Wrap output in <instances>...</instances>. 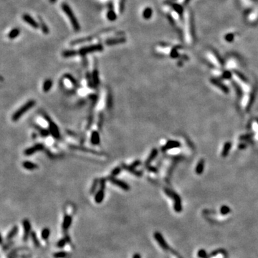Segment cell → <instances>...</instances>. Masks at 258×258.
<instances>
[{
  "label": "cell",
  "mask_w": 258,
  "mask_h": 258,
  "mask_svg": "<svg viewBox=\"0 0 258 258\" xmlns=\"http://www.w3.org/2000/svg\"><path fill=\"white\" fill-rule=\"evenodd\" d=\"M61 8L63 10V12L66 13V15H67L68 19H70V23H71L72 26H73L74 31L79 32L80 30V25L79 24L77 18H76V15H74L73 10L70 8V7L68 4L62 3L61 5Z\"/></svg>",
  "instance_id": "cell-1"
},
{
  "label": "cell",
  "mask_w": 258,
  "mask_h": 258,
  "mask_svg": "<svg viewBox=\"0 0 258 258\" xmlns=\"http://www.w3.org/2000/svg\"><path fill=\"white\" fill-rule=\"evenodd\" d=\"M36 104V101L34 100H29L25 103V105L22 106V107L19 108L14 113V114L12 115V119L13 121H17L25 113L28 111V110H30L32 108H33L34 106H35Z\"/></svg>",
  "instance_id": "cell-2"
},
{
  "label": "cell",
  "mask_w": 258,
  "mask_h": 258,
  "mask_svg": "<svg viewBox=\"0 0 258 258\" xmlns=\"http://www.w3.org/2000/svg\"><path fill=\"white\" fill-rule=\"evenodd\" d=\"M42 116H43L45 120L47 121V123H48V126H49V129L48 130H49L52 136L57 140L60 139L61 136L58 126L55 124V122L49 118V116L47 113L42 112Z\"/></svg>",
  "instance_id": "cell-3"
},
{
  "label": "cell",
  "mask_w": 258,
  "mask_h": 258,
  "mask_svg": "<svg viewBox=\"0 0 258 258\" xmlns=\"http://www.w3.org/2000/svg\"><path fill=\"white\" fill-rule=\"evenodd\" d=\"M103 46L101 44H95V45H89V46H85L80 48L78 50V54L81 55L82 57H85L88 54L92 53V52H100L103 50Z\"/></svg>",
  "instance_id": "cell-4"
},
{
  "label": "cell",
  "mask_w": 258,
  "mask_h": 258,
  "mask_svg": "<svg viewBox=\"0 0 258 258\" xmlns=\"http://www.w3.org/2000/svg\"><path fill=\"white\" fill-rule=\"evenodd\" d=\"M22 226L24 229V234L22 237V239L24 242H27L29 239V237H30L31 233H32V225H31L29 219H25L22 220Z\"/></svg>",
  "instance_id": "cell-5"
},
{
  "label": "cell",
  "mask_w": 258,
  "mask_h": 258,
  "mask_svg": "<svg viewBox=\"0 0 258 258\" xmlns=\"http://www.w3.org/2000/svg\"><path fill=\"white\" fill-rule=\"evenodd\" d=\"M108 180L112 183V184H113V185L117 186H118L119 188H122V189L124 190V191H129L130 188H131L130 186H129L127 183L125 182V181H122V180L118 179V178H116V177L109 176Z\"/></svg>",
  "instance_id": "cell-6"
},
{
  "label": "cell",
  "mask_w": 258,
  "mask_h": 258,
  "mask_svg": "<svg viewBox=\"0 0 258 258\" xmlns=\"http://www.w3.org/2000/svg\"><path fill=\"white\" fill-rule=\"evenodd\" d=\"M45 146L42 144H37L35 145L29 147V148H26L24 151V154H25L26 156H30L32 154H35V153L38 152V151H40L44 150Z\"/></svg>",
  "instance_id": "cell-7"
},
{
  "label": "cell",
  "mask_w": 258,
  "mask_h": 258,
  "mask_svg": "<svg viewBox=\"0 0 258 258\" xmlns=\"http://www.w3.org/2000/svg\"><path fill=\"white\" fill-rule=\"evenodd\" d=\"M69 147H70V148H72V149H73V150H77V151H83V152L90 153V154H96V155L102 156V155H103V154L102 152H99V151H96V150L90 149V148H86V147L80 146L70 145V146H69Z\"/></svg>",
  "instance_id": "cell-8"
},
{
  "label": "cell",
  "mask_w": 258,
  "mask_h": 258,
  "mask_svg": "<svg viewBox=\"0 0 258 258\" xmlns=\"http://www.w3.org/2000/svg\"><path fill=\"white\" fill-rule=\"evenodd\" d=\"M22 19L25 21L26 23H27L28 25H30L32 27L35 28V29H38L39 26V24L32 17L30 16L28 14H25V15H22Z\"/></svg>",
  "instance_id": "cell-9"
},
{
  "label": "cell",
  "mask_w": 258,
  "mask_h": 258,
  "mask_svg": "<svg viewBox=\"0 0 258 258\" xmlns=\"http://www.w3.org/2000/svg\"><path fill=\"white\" fill-rule=\"evenodd\" d=\"M73 222V218L70 215H66L63 218L62 224V228L64 230H68L70 227Z\"/></svg>",
  "instance_id": "cell-10"
},
{
  "label": "cell",
  "mask_w": 258,
  "mask_h": 258,
  "mask_svg": "<svg viewBox=\"0 0 258 258\" xmlns=\"http://www.w3.org/2000/svg\"><path fill=\"white\" fill-rule=\"evenodd\" d=\"M126 42V39L123 37H117V38H112V39H109L108 40L106 41V44L107 45H118V44H122Z\"/></svg>",
  "instance_id": "cell-11"
},
{
  "label": "cell",
  "mask_w": 258,
  "mask_h": 258,
  "mask_svg": "<svg viewBox=\"0 0 258 258\" xmlns=\"http://www.w3.org/2000/svg\"><path fill=\"white\" fill-rule=\"evenodd\" d=\"M105 198V190H102L99 188L98 191L96 193L94 197V200L96 204H100L103 202Z\"/></svg>",
  "instance_id": "cell-12"
},
{
  "label": "cell",
  "mask_w": 258,
  "mask_h": 258,
  "mask_svg": "<svg viewBox=\"0 0 258 258\" xmlns=\"http://www.w3.org/2000/svg\"><path fill=\"white\" fill-rule=\"evenodd\" d=\"M121 167L123 168V169L127 170L128 172H130L131 174H133L134 175L136 176H141L143 175V173L141 172V171H138V170H136V168H132V167H131L130 166H128V165H126V164H122Z\"/></svg>",
  "instance_id": "cell-13"
},
{
  "label": "cell",
  "mask_w": 258,
  "mask_h": 258,
  "mask_svg": "<svg viewBox=\"0 0 258 258\" xmlns=\"http://www.w3.org/2000/svg\"><path fill=\"white\" fill-rule=\"evenodd\" d=\"M90 141L91 144L94 146H98L100 144V134L98 131H93L91 134V138H90Z\"/></svg>",
  "instance_id": "cell-14"
},
{
  "label": "cell",
  "mask_w": 258,
  "mask_h": 258,
  "mask_svg": "<svg viewBox=\"0 0 258 258\" xmlns=\"http://www.w3.org/2000/svg\"><path fill=\"white\" fill-rule=\"evenodd\" d=\"M18 232H19V227H18V226H16V225H15V226H14L11 229V230L8 232L6 237L7 240V241L12 240V239L16 236L17 234L18 233Z\"/></svg>",
  "instance_id": "cell-15"
},
{
  "label": "cell",
  "mask_w": 258,
  "mask_h": 258,
  "mask_svg": "<svg viewBox=\"0 0 258 258\" xmlns=\"http://www.w3.org/2000/svg\"><path fill=\"white\" fill-rule=\"evenodd\" d=\"M92 80H93V85H94L95 88L99 86V83H100V79H99V73L98 70L97 68H95L93 70V71L92 72Z\"/></svg>",
  "instance_id": "cell-16"
},
{
  "label": "cell",
  "mask_w": 258,
  "mask_h": 258,
  "mask_svg": "<svg viewBox=\"0 0 258 258\" xmlns=\"http://www.w3.org/2000/svg\"><path fill=\"white\" fill-rule=\"evenodd\" d=\"M157 155H158V150H157L156 148H153V150L151 151V152L150 153L148 157L147 158L146 161L145 162L146 166H148L150 163H151L153 160L155 159V158L157 156Z\"/></svg>",
  "instance_id": "cell-17"
},
{
  "label": "cell",
  "mask_w": 258,
  "mask_h": 258,
  "mask_svg": "<svg viewBox=\"0 0 258 258\" xmlns=\"http://www.w3.org/2000/svg\"><path fill=\"white\" fill-rule=\"evenodd\" d=\"M22 166H23V168H25V169L30 170V171L38 168L37 164L28 161H24V162L22 163Z\"/></svg>",
  "instance_id": "cell-18"
},
{
  "label": "cell",
  "mask_w": 258,
  "mask_h": 258,
  "mask_svg": "<svg viewBox=\"0 0 258 258\" xmlns=\"http://www.w3.org/2000/svg\"><path fill=\"white\" fill-rule=\"evenodd\" d=\"M28 250H29V248L27 247H25V246L19 247H16V248H15V249H12V250L10 251V252H9V253L8 254L7 257H8L10 258V257H12V256H14V255H17V254L18 252H19V251H28Z\"/></svg>",
  "instance_id": "cell-19"
},
{
  "label": "cell",
  "mask_w": 258,
  "mask_h": 258,
  "mask_svg": "<svg viewBox=\"0 0 258 258\" xmlns=\"http://www.w3.org/2000/svg\"><path fill=\"white\" fill-rule=\"evenodd\" d=\"M34 128H35L37 130L41 136L42 137H47L50 134L49 130H47V129L46 128H44L41 127V126H38V125H34Z\"/></svg>",
  "instance_id": "cell-20"
},
{
  "label": "cell",
  "mask_w": 258,
  "mask_h": 258,
  "mask_svg": "<svg viewBox=\"0 0 258 258\" xmlns=\"http://www.w3.org/2000/svg\"><path fill=\"white\" fill-rule=\"evenodd\" d=\"M78 54V51L75 49H67L62 52V56L65 58H68L76 56Z\"/></svg>",
  "instance_id": "cell-21"
},
{
  "label": "cell",
  "mask_w": 258,
  "mask_h": 258,
  "mask_svg": "<svg viewBox=\"0 0 258 258\" xmlns=\"http://www.w3.org/2000/svg\"><path fill=\"white\" fill-rule=\"evenodd\" d=\"M38 19H39V26H40L41 29H42V32H43L45 35H47L49 34V28H48L47 25L45 24V22H44V20L42 19V18L40 16H38Z\"/></svg>",
  "instance_id": "cell-22"
},
{
  "label": "cell",
  "mask_w": 258,
  "mask_h": 258,
  "mask_svg": "<svg viewBox=\"0 0 258 258\" xmlns=\"http://www.w3.org/2000/svg\"><path fill=\"white\" fill-rule=\"evenodd\" d=\"M52 84H53V82L50 79H47L45 80L43 83V86H42V90L45 93H47L50 90V89L52 88Z\"/></svg>",
  "instance_id": "cell-23"
},
{
  "label": "cell",
  "mask_w": 258,
  "mask_h": 258,
  "mask_svg": "<svg viewBox=\"0 0 258 258\" xmlns=\"http://www.w3.org/2000/svg\"><path fill=\"white\" fill-rule=\"evenodd\" d=\"M179 146V144L177 141H170L168 142H167L166 144V145L163 147V150H169L172 149V148H176V147Z\"/></svg>",
  "instance_id": "cell-24"
},
{
  "label": "cell",
  "mask_w": 258,
  "mask_h": 258,
  "mask_svg": "<svg viewBox=\"0 0 258 258\" xmlns=\"http://www.w3.org/2000/svg\"><path fill=\"white\" fill-rule=\"evenodd\" d=\"M51 231L49 229V228L48 227H45L42 229L41 231V238H42L43 240H47L49 239V236H50Z\"/></svg>",
  "instance_id": "cell-25"
},
{
  "label": "cell",
  "mask_w": 258,
  "mask_h": 258,
  "mask_svg": "<svg viewBox=\"0 0 258 258\" xmlns=\"http://www.w3.org/2000/svg\"><path fill=\"white\" fill-rule=\"evenodd\" d=\"M100 185V180L98 178H96L94 179L93 181V184H92L91 187H90V195H93L95 193L97 192V189H98V186Z\"/></svg>",
  "instance_id": "cell-26"
},
{
  "label": "cell",
  "mask_w": 258,
  "mask_h": 258,
  "mask_svg": "<svg viewBox=\"0 0 258 258\" xmlns=\"http://www.w3.org/2000/svg\"><path fill=\"white\" fill-rule=\"evenodd\" d=\"M30 237H31V239H32V243H33V245H35V247H37V248L39 247H40V242H39V239H38V237H37V236L36 232H34V231H32V233H31Z\"/></svg>",
  "instance_id": "cell-27"
},
{
  "label": "cell",
  "mask_w": 258,
  "mask_h": 258,
  "mask_svg": "<svg viewBox=\"0 0 258 258\" xmlns=\"http://www.w3.org/2000/svg\"><path fill=\"white\" fill-rule=\"evenodd\" d=\"M19 34H20V30H19V28H14L13 29H12V30L9 32V34H8V37L11 39H15L17 37L19 36Z\"/></svg>",
  "instance_id": "cell-28"
},
{
  "label": "cell",
  "mask_w": 258,
  "mask_h": 258,
  "mask_svg": "<svg viewBox=\"0 0 258 258\" xmlns=\"http://www.w3.org/2000/svg\"><path fill=\"white\" fill-rule=\"evenodd\" d=\"M106 16H107V19L109 21H111V22H113L117 19V15H116V13L114 12L113 9H108Z\"/></svg>",
  "instance_id": "cell-29"
},
{
  "label": "cell",
  "mask_w": 258,
  "mask_h": 258,
  "mask_svg": "<svg viewBox=\"0 0 258 258\" xmlns=\"http://www.w3.org/2000/svg\"><path fill=\"white\" fill-rule=\"evenodd\" d=\"M64 78H66V79H68V80H69V81L70 82V83H72V84L73 85V86H75V87H78V82H77V80H76V78H75L74 77H73V76H72V75H70V74H65V76H64Z\"/></svg>",
  "instance_id": "cell-30"
},
{
  "label": "cell",
  "mask_w": 258,
  "mask_h": 258,
  "mask_svg": "<svg viewBox=\"0 0 258 258\" xmlns=\"http://www.w3.org/2000/svg\"><path fill=\"white\" fill-rule=\"evenodd\" d=\"M151 15H152V9L150 7L146 8L144 10V12H143V17H144V19H150Z\"/></svg>",
  "instance_id": "cell-31"
},
{
  "label": "cell",
  "mask_w": 258,
  "mask_h": 258,
  "mask_svg": "<svg viewBox=\"0 0 258 258\" xmlns=\"http://www.w3.org/2000/svg\"><path fill=\"white\" fill-rule=\"evenodd\" d=\"M68 256V252L66 251H59L53 254L55 258H66Z\"/></svg>",
  "instance_id": "cell-32"
},
{
  "label": "cell",
  "mask_w": 258,
  "mask_h": 258,
  "mask_svg": "<svg viewBox=\"0 0 258 258\" xmlns=\"http://www.w3.org/2000/svg\"><path fill=\"white\" fill-rule=\"evenodd\" d=\"M67 240H66V238H62V239H59V240H58V242H57V247H58V248H60V249H62V248H64L65 247V246H66V244H67Z\"/></svg>",
  "instance_id": "cell-33"
},
{
  "label": "cell",
  "mask_w": 258,
  "mask_h": 258,
  "mask_svg": "<svg viewBox=\"0 0 258 258\" xmlns=\"http://www.w3.org/2000/svg\"><path fill=\"white\" fill-rule=\"evenodd\" d=\"M15 245V242L14 241H9V242L5 244V245H2V250L3 251H7L9 249H10L13 245Z\"/></svg>",
  "instance_id": "cell-34"
},
{
  "label": "cell",
  "mask_w": 258,
  "mask_h": 258,
  "mask_svg": "<svg viewBox=\"0 0 258 258\" xmlns=\"http://www.w3.org/2000/svg\"><path fill=\"white\" fill-rule=\"evenodd\" d=\"M121 168H122V167H120V166L116 167V168H113V169L112 170V171H111V174H110V176L116 177V176L118 175V174L120 173V171H121Z\"/></svg>",
  "instance_id": "cell-35"
},
{
  "label": "cell",
  "mask_w": 258,
  "mask_h": 258,
  "mask_svg": "<svg viewBox=\"0 0 258 258\" xmlns=\"http://www.w3.org/2000/svg\"><path fill=\"white\" fill-rule=\"evenodd\" d=\"M106 105H107L108 108H110L113 105V99H112L111 94L110 93L107 96V100H106Z\"/></svg>",
  "instance_id": "cell-36"
},
{
  "label": "cell",
  "mask_w": 258,
  "mask_h": 258,
  "mask_svg": "<svg viewBox=\"0 0 258 258\" xmlns=\"http://www.w3.org/2000/svg\"><path fill=\"white\" fill-rule=\"evenodd\" d=\"M229 148H230V143H227L225 144V147H224V150H223V152H222V156H226L227 155L228 152L229 151Z\"/></svg>",
  "instance_id": "cell-37"
},
{
  "label": "cell",
  "mask_w": 258,
  "mask_h": 258,
  "mask_svg": "<svg viewBox=\"0 0 258 258\" xmlns=\"http://www.w3.org/2000/svg\"><path fill=\"white\" fill-rule=\"evenodd\" d=\"M203 168H204V161L203 160H202V161H199V163L198 164L197 167V172L198 174H201V173L202 172V171H203Z\"/></svg>",
  "instance_id": "cell-38"
},
{
  "label": "cell",
  "mask_w": 258,
  "mask_h": 258,
  "mask_svg": "<svg viewBox=\"0 0 258 258\" xmlns=\"http://www.w3.org/2000/svg\"><path fill=\"white\" fill-rule=\"evenodd\" d=\"M106 179L105 178H101L100 179V189L105 190L106 189Z\"/></svg>",
  "instance_id": "cell-39"
},
{
  "label": "cell",
  "mask_w": 258,
  "mask_h": 258,
  "mask_svg": "<svg viewBox=\"0 0 258 258\" xmlns=\"http://www.w3.org/2000/svg\"><path fill=\"white\" fill-rule=\"evenodd\" d=\"M213 83L215 85H216V86H217V87L219 86V88H220L222 90H223L225 93H227L228 89L227 88H225V86H223L222 84H221L220 83H219V82H217V81H213Z\"/></svg>",
  "instance_id": "cell-40"
},
{
  "label": "cell",
  "mask_w": 258,
  "mask_h": 258,
  "mask_svg": "<svg viewBox=\"0 0 258 258\" xmlns=\"http://www.w3.org/2000/svg\"><path fill=\"white\" fill-rule=\"evenodd\" d=\"M12 257L13 258H31L32 257V255H29V254H24V255H15L14 256H12ZM11 258V257H10Z\"/></svg>",
  "instance_id": "cell-41"
},
{
  "label": "cell",
  "mask_w": 258,
  "mask_h": 258,
  "mask_svg": "<svg viewBox=\"0 0 258 258\" xmlns=\"http://www.w3.org/2000/svg\"><path fill=\"white\" fill-rule=\"evenodd\" d=\"M125 8V0H120L119 2V11L120 13H123Z\"/></svg>",
  "instance_id": "cell-42"
},
{
  "label": "cell",
  "mask_w": 258,
  "mask_h": 258,
  "mask_svg": "<svg viewBox=\"0 0 258 258\" xmlns=\"http://www.w3.org/2000/svg\"><path fill=\"white\" fill-rule=\"evenodd\" d=\"M141 162L140 160H136L135 161H134V162H133L131 165H129V166H130L131 167H132V168H137L138 166H139L141 165Z\"/></svg>",
  "instance_id": "cell-43"
},
{
  "label": "cell",
  "mask_w": 258,
  "mask_h": 258,
  "mask_svg": "<svg viewBox=\"0 0 258 258\" xmlns=\"http://www.w3.org/2000/svg\"><path fill=\"white\" fill-rule=\"evenodd\" d=\"M133 258H141V255H140V254H138V253L134 254V256H133Z\"/></svg>",
  "instance_id": "cell-44"
},
{
  "label": "cell",
  "mask_w": 258,
  "mask_h": 258,
  "mask_svg": "<svg viewBox=\"0 0 258 258\" xmlns=\"http://www.w3.org/2000/svg\"><path fill=\"white\" fill-rule=\"evenodd\" d=\"M57 0H49V2H51V3H55V2H56Z\"/></svg>",
  "instance_id": "cell-45"
},
{
  "label": "cell",
  "mask_w": 258,
  "mask_h": 258,
  "mask_svg": "<svg viewBox=\"0 0 258 258\" xmlns=\"http://www.w3.org/2000/svg\"><path fill=\"white\" fill-rule=\"evenodd\" d=\"M11 258H13V257H11Z\"/></svg>",
  "instance_id": "cell-46"
}]
</instances>
